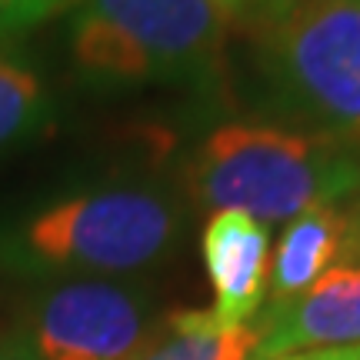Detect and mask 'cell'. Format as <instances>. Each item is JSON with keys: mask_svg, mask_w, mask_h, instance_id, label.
I'll return each instance as SVG.
<instances>
[{"mask_svg": "<svg viewBox=\"0 0 360 360\" xmlns=\"http://www.w3.org/2000/svg\"><path fill=\"white\" fill-rule=\"evenodd\" d=\"M187 187L200 207L287 224L310 207L357 197L360 143L304 127L233 120L210 130L193 150Z\"/></svg>", "mask_w": 360, "mask_h": 360, "instance_id": "cell-1", "label": "cell"}, {"mask_svg": "<svg viewBox=\"0 0 360 360\" xmlns=\"http://www.w3.org/2000/svg\"><path fill=\"white\" fill-rule=\"evenodd\" d=\"M67 47L90 87L210 84L231 20L214 0H70Z\"/></svg>", "mask_w": 360, "mask_h": 360, "instance_id": "cell-2", "label": "cell"}, {"mask_svg": "<svg viewBox=\"0 0 360 360\" xmlns=\"http://www.w3.org/2000/svg\"><path fill=\"white\" fill-rule=\"evenodd\" d=\"M180 237V210L150 187H97L24 217L0 260L27 277H120L160 264Z\"/></svg>", "mask_w": 360, "mask_h": 360, "instance_id": "cell-3", "label": "cell"}, {"mask_svg": "<svg viewBox=\"0 0 360 360\" xmlns=\"http://www.w3.org/2000/svg\"><path fill=\"white\" fill-rule=\"evenodd\" d=\"M250 34L274 103L304 130L360 143V0H274Z\"/></svg>", "mask_w": 360, "mask_h": 360, "instance_id": "cell-4", "label": "cell"}, {"mask_svg": "<svg viewBox=\"0 0 360 360\" xmlns=\"http://www.w3.org/2000/svg\"><path fill=\"white\" fill-rule=\"evenodd\" d=\"M167 321L150 294L110 277L47 281L30 297L20 340L34 360H134Z\"/></svg>", "mask_w": 360, "mask_h": 360, "instance_id": "cell-5", "label": "cell"}, {"mask_svg": "<svg viewBox=\"0 0 360 360\" xmlns=\"http://www.w3.org/2000/svg\"><path fill=\"white\" fill-rule=\"evenodd\" d=\"M254 327V360H281L300 350L360 344V267H330L304 294L260 307Z\"/></svg>", "mask_w": 360, "mask_h": 360, "instance_id": "cell-6", "label": "cell"}, {"mask_svg": "<svg viewBox=\"0 0 360 360\" xmlns=\"http://www.w3.org/2000/svg\"><path fill=\"white\" fill-rule=\"evenodd\" d=\"M204 267L214 287L210 317L220 330L254 323L267 297L270 231L244 210H214L200 237Z\"/></svg>", "mask_w": 360, "mask_h": 360, "instance_id": "cell-7", "label": "cell"}, {"mask_svg": "<svg viewBox=\"0 0 360 360\" xmlns=\"http://www.w3.org/2000/svg\"><path fill=\"white\" fill-rule=\"evenodd\" d=\"M344 207L321 204L287 220L281 231L277 250L270 257L267 274V304H283L304 294L321 281L330 267L340 264L344 247Z\"/></svg>", "mask_w": 360, "mask_h": 360, "instance_id": "cell-8", "label": "cell"}, {"mask_svg": "<svg viewBox=\"0 0 360 360\" xmlns=\"http://www.w3.org/2000/svg\"><path fill=\"white\" fill-rule=\"evenodd\" d=\"M254 323L220 330L210 310H177L167 317L164 334L134 360H254Z\"/></svg>", "mask_w": 360, "mask_h": 360, "instance_id": "cell-9", "label": "cell"}, {"mask_svg": "<svg viewBox=\"0 0 360 360\" xmlns=\"http://www.w3.org/2000/svg\"><path fill=\"white\" fill-rule=\"evenodd\" d=\"M53 97L44 77L17 53L0 51V154L51 127Z\"/></svg>", "mask_w": 360, "mask_h": 360, "instance_id": "cell-10", "label": "cell"}, {"mask_svg": "<svg viewBox=\"0 0 360 360\" xmlns=\"http://www.w3.org/2000/svg\"><path fill=\"white\" fill-rule=\"evenodd\" d=\"M67 7L70 0H0V44L34 30Z\"/></svg>", "mask_w": 360, "mask_h": 360, "instance_id": "cell-11", "label": "cell"}, {"mask_svg": "<svg viewBox=\"0 0 360 360\" xmlns=\"http://www.w3.org/2000/svg\"><path fill=\"white\" fill-rule=\"evenodd\" d=\"M344 224H347V231H344V247H340V264L360 267V193L344 210Z\"/></svg>", "mask_w": 360, "mask_h": 360, "instance_id": "cell-12", "label": "cell"}, {"mask_svg": "<svg viewBox=\"0 0 360 360\" xmlns=\"http://www.w3.org/2000/svg\"><path fill=\"white\" fill-rule=\"evenodd\" d=\"M214 4L227 13V20H231V24H240V27L250 30V27L264 17V11H267L274 0H214Z\"/></svg>", "mask_w": 360, "mask_h": 360, "instance_id": "cell-13", "label": "cell"}, {"mask_svg": "<svg viewBox=\"0 0 360 360\" xmlns=\"http://www.w3.org/2000/svg\"><path fill=\"white\" fill-rule=\"evenodd\" d=\"M281 360H360V344H344V347H317V350H300Z\"/></svg>", "mask_w": 360, "mask_h": 360, "instance_id": "cell-14", "label": "cell"}, {"mask_svg": "<svg viewBox=\"0 0 360 360\" xmlns=\"http://www.w3.org/2000/svg\"><path fill=\"white\" fill-rule=\"evenodd\" d=\"M0 360H34V354L27 350V344L17 334L0 337Z\"/></svg>", "mask_w": 360, "mask_h": 360, "instance_id": "cell-15", "label": "cell"}]
</instances>
